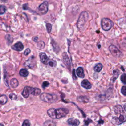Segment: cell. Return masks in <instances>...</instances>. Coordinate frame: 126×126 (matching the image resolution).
Segmentation results:
<instances>
[{"label": "cell", "instance_id": "ac0fdd59", "mask_svg": "<svg viewBox=\"0 0 126 126\" xmlns=\"http://www.w3.org/2000/svg\"><path fill=\"white\" fill-rule=\"evenodd\" d=\"M8 101L7 97L5 95H2L0 96V105H4Z\"/></svg>", "mask_w": 126, "mask_h": 126}, {"label": "cell", "instance_id": "ba28073f", "mask_svg": "<svg viewBox=\"0 0 126 126\" xmlns=\"http://www.w3.org/2000/svg\"><path fill=\"white\" fill-rule=\"evenodd\" d=\"M62 56H63V62L64 63V64L66 65L68 68H70V62L67 53L66 52L63 53L62 54Z\"/></svg>", "mask_w": 126, "mask_h": 126}, {"label": "cell", "instance_id": "d6986e66", "mask_svg": "<svg viewBox=\"0 0 126 126\" xmlns=\"http://www.w3.org/2000/svg\"><path fill=\"white\" fill-rule=\"evenodd\" d=\"M19 74L21 76H23V77H26V76H27L28 75L29 72H28V71L27 70V69H21L20 70Z\"/></svg>", "mask_w": 126, "mask_h": 126}, {"label": "cell", "instance_id": "52a82bcc", "mask_svg": "<svg viewBox=\"0 0 126 126\" xmlns=\"http://www.w3.org/2000/svg\"><path fill=\"white\" fill-rule=\"evenodd\" d=\"M38 12L41 14H45L48 12V3L47 2H45L39 7L37 8Z\"/></svg>", "mask_w": 126, "mask_h": 126}, {"label": "cell", "instance_id": "7a4b0ae2", "mask_svg": "<svg viewBox=\"0 0 126 126\" xmlns=\"http://www.w3.org/2000/svg\"><path fill=\"white\" fill-rule=\"evenodd\" d=\"M88 18L89 15L87 12H83L81 13L77 22V26L78 29L81 30L84 28Z\"/></svg>", "mask_w": 126, "mask_h": 126}, {"label": "cell", "instance_id": "277c9868", "mask_svg": "<svg viewBox=\"0 0 126 126\" xmlns=\"http://www.w3.org/2000/svg\"><path fill=\"white\" fill-rule=\"evenodd\" d=\"M113 25V22L109 18H103L101 21V26L104 31H107L110 30Z\"/></svg>", "mask_w": 126, "mask_h": 126}, {"label": "cell", "instance_id": "836d02e7", "mask_svg": "<svg viewBox=\"0 0 126 126\" xmlns=\"http://www.w3.org/2000/svg\"><path fill=\"white\" fill-rule=\"evenodd\" d=\"M31 52V50H30V49H29V48H27V49H26L25 51H24V55L25 56H27V55H28Z\"/></svg>", "mask_w": 126, "mask_h": 126}, {"label": "cell", "instance_id": "d6a6232c", "mask_svg": "<svg viewBox=\"0 0 126 126\" xmlns=\"http://www.w3.org/2000/svg\"><path fill=\"white\" fill-rule=\"evenodd\" d=\"M49 85V83L47 81H44L42 83V87L43 88H45V87H48Z\"/></svg>", "mask_w": 126, "mask_h": 126}, {"label": "cell", "instance_id": "8fae6325", "mask_svg": "<svg viewBox=\"0 0 126 126\" xmlns=\"http://www.w3.org/2000/svg\"><path fill=\"white\" fill-rule=\"evenodd\" d=\"M68 123L72 126H78L80 124L79 120L73 118H69L68 120Z\"/></svg>", "mask_w": 126, "mask_h": 126}, {"label": "cell", "instance_id": "9a60e30c", "mask_svg": "<svg viewBox=\"0 0 126 126\" xmlns=\"http://www.w3.org/2000/svg\"><path fill=\"white\" fill-rule=\"evenodd\" d=\"M41 93V89L37 88H33L31 87L30 90V94L33 95V96H37L40 95Z\"/></svg>", "mask_w": 126, "mask_h": 126}, {"label": "cell", "instance_id": "f546056e", "mask_svg": "<svg viewBox=\"0 0 126 126\" xmlns=\"http://www.w3.org/2000/svg\"><path fill=\"white\" fill-rule=\"evenodd\" d=\"M22 126H30V122L28 120H25Z\"/></svg>", "mask_w": 126, "mask_h": 126}, {"label": "cell", "instance_id": "8d00e7d4", "mask_svg": "<svg viewBox=\"0 0 126 126\" xmlns=\"http://www.w3.org/2000/svg\"><path fill=\"white\" fill-rule=\"evenodd\" d=\"M73 78H74V79H76L77 78L76 77V75H75V70L73 69Z\"/></svg>", "mask_w": 126, "mask_h": 126}, {"label": "cell", "instance_id": "f1b7e54d", "mask_svg": "<svg viewBox=\"0 0 126 126\" xmlns=\"http://www.w3.org/2000/svg\"><path fill=\"white\" fill-rule=\"evenodd\" d=\"M126 75L125 73H124L121 76V80L122 82V83L124 84H126Z\"/></svg>", "mask_w": 126, "mask_h": 126}, {"label": "cell", "instance_id": "8992f818", "mask_svg": "<svg viewBox=\"0 0 126 126\" xmlns=\"http://www.w3.org/2000/svg\"><path fill=\"white\" fill-rule=\"evenodd\" d=\"M126 121L125 114H120L119 117H114L112 119V123L116 125H120L124 123Z\"/></svg>", "mask_w": 126, "mask_h": 126}, {"label": "cell", "instance_id": "2e32d148", "mask_svg": "<svg viewBox=\"0 0 126 126\" xmlns=\"http://www.w3.org/2000/svg\"><path fill=\"white\" fill-rule=\"evenodd\" d=\"M76 73H77V75L79 77L82 78L84 77L85 75L84 73V70L82 67H79L77 68V70H76Z\"/></svg>", "mask_w": 126, "mask_h": 126}, {"label": "cell", "instance_id": "5b68a950", "mask_svg": "<svg viewBox=\"0 0 126 126\" xmlns=\"http://www.w3.org/2000/svg\"><path fill=\"white\" fill-rule=\"evenodd\" d=\"M109 50L110 51L112 55L116 58H121L123 56L122 53L120 51L118 48L114 45H111L109 46Z\"/></svg>", "mask_w": 126, "mask_h": 126}, {"label": "cell", "instance_id": "484cf974", "mask_svg": "<svg viewBox=\"0 0 126 126\" xmlns=\"http://www.w3.org/2000/svg\"><path fill=\"white\" fill-rule=\"evenodd\" d=\"M37 46L40 49H42L44 48V47H45V43L43 41H41L38 42Z\"/></svg>", "mask_w": 126, "mask_h": 126}, {"label": "cell", "instance_id": "7c38bea8", "mask_svg": "<svg viewBox=\"0 0 126 126\" xmlns=\"http://www.w3.org/2000/svg\"><path fill=\"white\" fill-rule=\"evenodd\" d=\"M81 86H82L83 88H84L85 89L89 90L92 87V85L90 83V82L87 80V79H84L81 82Z\"/></svg>", "mask_w": 126, "mask_h": 126}, {"label": "cell", "instance_id": "4316f807", "mask_svg": "<svg viewBox=\"0 0 126 126\" xmlns=\"http://www.w3.org/2000/svg\"><path fill=\"white\" fill-rule=\"evenodd\" d=\"M6 11V7L4 5H1L0 6V14H3Z\"/></svg>", "mask_w": 126, "mask_h": 126}, {"label": "cell", "instance_id": "83f0119b", "mask_svg": "<svg viewBox=\"0 0 126 126\" xmlns=\"http://www.w3.org/2000/svg\"><path fill=\"white\" fill-rule=\"evenodd\" d=\"M46 30L48 32V33H50L52 30V25L50 23H47L46 24Z\"/></svg>", "mask_w": 126, "mask_h": 126}, {"label": "cell", "instance_id": "1f68e13d", "mask_svg": "<svg viewBox=\"0 0 126 126\" xmlns=\"http://www.w3.org/2000/svg\"><path fill=\"white\" fill-rule=\"evenodd\" d=\"M121 93L123 95H126V87L125 86H123L121 88Z\"/></svg>", "mask_w": 126, "mask_h": 126}, {"label": "cell", "instance_id": "44dd1931", "mask_svg": "<svg viewBox=\"0 0 126 126\" xmlns=\"http://www.w3.org/2000/svg\"><path fill=\"white\" fill-rule=\"evenodd\" d=\"M102 67H103V66H102V64H101V63L98 64L95 67L94 70L96 72H97V73L100 72L102 69Z\"/></svg>", "mask_w": 126, "mask_h": 126}, {"label": "cell", "instance_id": "4dcf8cb0", "mask_svg": "<svg viewBox=\"0 0 126 126\" xmlns=\"http://www.w3.org/2000/svg\"><path fill=\"white\" fill-rule=\"evenodd\" d=\"M9 97L10 99L12 100H15L17 99V96H16V95H15L14 94H12H12H10Z\"/></svg>", "mask_w": 126, "mask_h": 126}, {"label": "cell", "instance_id": "e0dca14e", "mask_svg": "<svg viewBox=\"0 0 126 126\" xmlns=\"http://www.w3.org/2000/svg\"><path fill=\"white\" fill-rule=\"evenodd\" d=\"M10 86L13 88H15L18 86V81L16 78H12L10 80Z\"/></svg>", "mask_w": 126, "mask_h": 126}, {"label": "cell", "instance_id": "d4e9b609", "mask_svg": "<svg viewBox=\"0 0 126 126\" xmlns=\"http://www.w3.org/2000/svg\"><path fill=\"white\" fill-rule=\"evenodd\" d=\"M47 64L51 67H55L56 66V62L53 60H49Z\"/></svg>", "mask_w": 126, "mask_h": 126}, {"label": "cell", "instance_id": "74e56055", "mask_svg": "<svg viewBox=\"0 0 126 126\" xmlns=\"http://www.w3.org/2000/svg\"><path fill=\"white\" fill-rule=\"evenodd\" d=\"M0 126H4V125L2 124H0Z\"/></svg>", "mask_w": 126, "mask_h": 126}, {"label": "cell", "instance_id": "6da1fadb", "mask_svg": "<svg viewBox=\"0 0 126 126\" xmlns=\"http://www.w3.org/2000/svg\"><path fill=\"white\" fill-rule=\"evenodd\" d=\"M68 109L65 108H60L58 109L50 108L47 110V114L52 119H60L65 117L69 113Z\"/></svg>", "mask_w": 126, "mask_h": 126}, {"label": "cell", "instance_id": "9c48e42d", "mask_svg": "<svg viewBox=\"0 0 126 126\" xmlns=\"http://www.w3.org/2000/svg\"><path fill=\"white\" fill-rule=\"evenodd\" d=\"M40 57L41 59V61L42 64L45 65H47L49 60L45 53L43 52L41 53L40 54Z\"/></svg>", "mask_w": 126, "mask_h": 126}, {"label": "cell", "instance_id": "5bb4252c", "mask_svg": "<svg viewBox=\"0 0 126 126\" xmlns=\"http://www.w3.org/2000/svg\"><path fill=\"white\" fill-rule=\"evenodd\" d=\"M30 90H31V87L29 86H26L24 88V90L22 93V95L25 98H27L29 96L30 94Z\"/></svg>", "mask_w": 126, "mask_h": 126}, {"label": "cell", "instance_id": "ffe728a7", "mask_svg": "<svg viewBox=\"0 0 126 126\" xmlns=\"http://www.w3.org/2000/svg\"><path fill=\"white\" fill-rule=\"evenodd\" d=\"M25 65L29 68H33V67L35 65V63H34V62L32 61V60H31V58H30L29 60H28V61H27L26 62Z\"/></svg>", "mask_w": 126, "mask_h": 126}, {"label": "cell", "instance_id": "cb8c5ba5", "mask_svg": "<svg viewBox=\"0 0 126 126\" xmlns=\"http://www.w3.org/2000/svg\"><path fill=\"white\" fill-rule=\"evenodd\" d=\"M43 126H55V123L51 120H47L44 123Z\"/></svg>", "mask_w": 126, "mask_h": 126}, {"label": "cell", "instance_id": "e575fe53", "mask_svg": "<svg viewBox=\"0 0 126 126\" xmlns=\"http://www.w3.org/2000/svg\"><path fill=\"white\" fill-rule=\"evenodd\" d=\"M28 4H25L23 5V8L24 10H26V9H28Z\"/></svg>", "mask_w": 126, "mask_h": 126}, {"label": "cell", "instance_id": "603a6c76", "mask_svg": "<svg viewBox=\"0 0 126 126\" xmlns=\"http://www.w3.org/2000/svg\"><path fill=\"white\" fill-rule=\"evenodd\" d=\"M113 81H115L117 78L118 77L120 72H119V70L118 69H116V70H114L113 71Z\"/></svg>", "mask_w": 126, "mask_h": 126}, {"label": "cell", "instance_id": "d590c367", "mask_svg": "<svg viewBox=\"0 0 126 126\" xmlns=\"http://www.w3.org/2000/svg\"><path fill=\"white\" fill-rule=\"evenodd\" d=\"M32 40L35 42H37V41L38 40V37H33Z\"/></svg>", "mask_w": 126, "mask_h": 126}, {"label": "cell", "instance_id": "3957f363", "mask_svg": "<svg viewBox=\"0 0 126 126\" xmlns=\"http://www.w3.org/2000/svg\"><path fill=\"white\" fill-rule=\"evenodd\" d=\"M40 98L41 100L45 102L48 103H53L57 101L58 97L55 95H52L44 93L41 95Z\"/></svg>", "mask_w": 126, "mask_h": 126}, {"label": "cell", "instance_id": "7402d4cb", "mask_svg": "<svg viewBox=\"0 0 126 126\" xmlns=\"http://www.w3.org/2000/svg\"><path fill=\"white\" fill-rule=\"evenodd\" d=\"M5 39H6L7 41L8 45H10V44H12V43L13 40V37L11 35H7L6 36H5Z\"/></svg>", "mask_w": 126, "mask_h": 126}, {"label": "cell", "instance_id": "4fadbf2b", "mask_svg": "<svg viewBox=\"0 0 126 126\" xmlns=\"http://www.w3.org/2000/svg\"><path fill=\"white\" fill-rule=\"evenodd\" d=\"M114 112L116 114H125L123 107L120 105L116 106L114 107Z\"/></svg>", "mask_w": 126, "mask_h": 126}, {"label": "cell", "instance_id": "30bf717a", "mask_svg": "<svg viewBox=\"0 0 126 126\" xmlns=\"http://www.w3.org/2000/svg\"><path fill=\"white\" fill-rule=\"evenodd\" d=\"M24 45L22 42H18L12 46V49L17 51H21L23 49Z\"/></svg>", "mask_w": 126, "mask_h": 126}]
</instances>
